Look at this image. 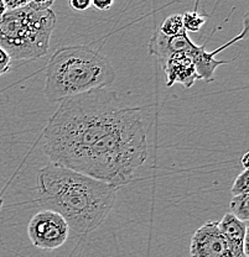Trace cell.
<instances>
[{"mask_svg": "<svg viewBox=\"0 0 249 257\" xmlns=\"http://www.w3.org/2000/svg\"><path fill=\"white\" fill-rule=\"evenodd\" d=\"M41 149L51 163L117 188L130 183L148 159L140 110L108 88L60 101L42 131Z\"/></svg>", "mask_w": 249, "mask_h": 257, "instance_id": "1", "label": "cell"}, {"mask_svg": "<svg viewBox=\"0 0 249 257\" xmlns=\"http://www.w3.org/2000/svg\"><path fill=\"white\" fill-rule=\"evenodd\" d=\"M36 202L60 214L69 230L90 234L100 227L117 200V187L49 163L37 173Z\"/></svg>", "mask_w": 249, "mask_h": 257, "instance_id": "2", "label": "cell"}, {"mask_svg": "<svg viewBox=\"0 0 249 257\" xmlns=\"http://www.w3.org/2000/svg\"><path fill=\"white\" fill-rule=\"evenodd\" d=\"M45 69V96L50 103L109 88L117 77L116 68L106 56L83 45L57 48Z\"/></svg>", "mask_w": 249, "mask_h": 257, "instance_id": "3", "label": "cell"}, {"mask_svg": "<svg viewBox=\"0 0 249 257\" xmlns=\"http://www.w3.org/2000/svg\"><path fill=\"white\" fill-rule=\"evenodd\" d=\"M57 18L52 9L39 10L30 4L8 10L0 18V47L12 60H37L47 55Z\"/></svg>", "mask_w": 249, "mask_h": 257, "instance_id": "4", "label": "cell"}, {"mask_svg": "<svg viewBox=\"0 0 249 257\" xmlns=\"http://www.w3.org/2000/svg\"><path fill=\"white\" fill-rule=\"evenodd\" d=\"M28 235L35 247L56 250L68 239L69 226L60 214L44 209L30 219Z\"/></svg>", "mask_w": 249, "mask_h": 257, "instance_id": "5", "label": "cell"}, {"mask_svg": "<svg viewBox=\"0 0 249 257\" xmlns=\"http://www.w3.org/2000/svg\"><path fill=\"white\" fill-rule=\"evenodd\" d=\"M191 257H232L226 237L218 227V221H207L192 235L190 242Z\"/></svg>", "mask_w": 249, "mask_h": 257, "instance_id": "6", "label": "cell"}, {"mask_svg": "<svg viewBox=\"0 0 249 257\" xmlns=\"http://www.w3.org/2000/svg\"><path fill=\"white\" fill-rule=\"evenodd\" d=\"M248 32V14H245L244 16V21H243V30L239 35H237L235 37H233L231 41L226 42L223 46L216 48L215 51H207L206 50L205 45L202 46H199V45L194 44L190 48L189 51L186 52V55L189 56L190 58L192 60V62L195 64V68H196L197 74H199L200 79L206 80V82H212L213 78H215V72L217 69V67L223 66V64H228L231 61H219L216 60L215 56L217 53L222 52L223 50H226L227 47L232 46L233 44L235 42L240 41L242 39H244L247 36Z\"/></svg>", "mask_w": 249, "mask_h": 257, "instance_id": "7", "label": "cell"}, {"mask_svg": "<svg viewBox=\"0 0 249 257\" xmlns=\"http://www.w3.org/2000/svg\"><path fill=\"white\" fill-rule=\"evenodd\" d=\"M161 66L166 73L168 87H173L174 84L179 83L186 89H190L195 82L200 79L194 62L185 52L170 56L164 63H161Z\"/></svg>", "mask_w": 249, "mask_h": 257, "instance_id": "8", "label": "cell"}, {"mask_svg": "<svg viewBox=\"0 0 249 257\" xmlns=\"http://www.w3.org/2000/svg\"><path fill=\"white\" fill-rule=\"evenodd\" d=\"M218 227L226 237L232 257H248V224L240 221L231 213L224 214L218 221Z\"/></svg>", "mask_w": 249, "mask_h": 257, "instance_id": "9", "label": "cell"}, {"mask_svg": "<svg viewBox=\"0 0 249 257\" xmlns=\"http://www.w3.org/2000/svg\"><path fill=\"white\" fill-rule=\"evenodd\" d=\"M199 4L200 0H196V3H195V9L186 12L183 15L184 29L186 32L200 31L202 29V26L206 24V21H207V16L202 15L199 12Z\"/></svg>", "mask_w": 249, "mask_h": 257, "instance_id": "10", "label": "cell"}, {"mask_svg": "<svg viewBox=\"0 0 249 257\" xmlns=\"http://www.w3.org/2000/svg\"><path fill=\"white\" fill-rule=\"evenodd\" d=\"M249 194L233 195L231 203H229V213L240 221L247 223L249 219V207H248Z\"/></svg>", "mask_w": 249, "mask_h": 257, "instance_id": "11", "label": "cell"}, {"mask_svg": "<svg viewBox=\"0 0 249 257\" xmlns=\"http://www.w3.org/2000/svg\"><path fill=\"white\" fill-rule=\"evenodd\" d=\"M159 30L165 35V36L173 37L178 36V35L185 34L184 23H183V15L181 14H174L168 16L165 19L164 23L160 25Z\"/></svg>", "mask_w": 249, "mask_h": 257, "instance_id": "12", "label": "cell"}, {"mask_svg": "<svg viewBox=\"0 0 249 257\" xmlns=\"http://www.w3.org/2000/svg\"><path fill=\"white\" fill-rule=\"evenodd\" d=\"M248 170H243L242 173L238 175L237 178H235L234 183H233L231 193L233 195H240V194H248L249 187H248Z\"/></svg>", "mask_w": 249, "mask_h": 257, "instance_id": "13", "label": "cell"}, {"mask_svg": "<svg viewBox=\"0 0 249 257\" xmlns=\"http://www.w3.org/2000/svg\"><path fill=\"white\" fill-rule=\"evenodd\" d=\"M12 57L9 56V53L4 50L3 47H0V77L4 76L5 73L12 69Z\"/></svg>", "mask_w": 249, "mask_h": 257, "instance_id": "14", "label": "cell"}, {"mask_svg": "<svg viewBox=\"0 0 249 257\" xmlns=\"http://www.w3.org/2000/svg\"><path fill=\"white\" fill-rule=\"evenodd\" d=\"M68 5L73 12H86L91 8V0H68Z\"/></svg>", "mask_w": 249, "mask_h": 257, "instance_id": "15", "label": "cell"}, {"mask_svg": "<svg viewBox=\"0 0 249 257\" xmlns=\"http://www.w3.org/2000/svg\"><path fill=\"white\" fill-rule=\"evenodd\" d=\"M7 10H17L30 4V0H3Z\"/></svg>", "mask_w": 249, "mask_h": 257, "instance_id": "16", "label": "cell"}, {"mask_svg": "<svg viewBox=\"0 0 249 257\" xmlns=\"http://www.w3.org/2000/svg\"><path fill=\"white\" fill-rule=\"evenodd\" d=\"M91 4L101 12H107L111 9L114 4V0H91Z\"/></svg>", "mask_w": 249, "mask_h": 257, "instance_id": "17", "label": "cell"}, {"mask_svg": "<svg viewBox=\"0 0 249 257\" xmlns=\"http://www.w3.org/2000/svg\"><path fill=\"white\" fill-rule=\"evenodd\" d=\"M55 0H30L31 7L36 8L39 10H47L51 9V7L53 5Z\"/></svg>", "mask_w": 249, "mask_h": 257, "instance_id": "18", "label": "cell"}, {"mask_svg": "<svg viewBox=\"0 0 249 257\" xmlns=\"http://www.w3.org/2000/svg\"><path fill=\"white\" fill-rule=\"evenodd\" d=\"M248 157H249V154L248 152H245L244 155H243V157H242V165H243V167H244V170L245 168H249V166H248Z\"/></svg>", "mask_w": 249, "mask_h": 257, "instance_id": "19", "label": "cell"}, {"mask_svg": "<svg viewBox=\"0 0 249 257\" xmlns=\"http://www.w3.org/2000/svg\"><path fill=\"white\" fill-rule=\"evenodd\" d=\"M7 12L8 10H7V8H5L4 2H3V0H0V18H2V16L4 15Z\"/></svg>", "mask_w": 249, "mask_h": 257, "instance_id": "20", "label": "cell"}]
</instances>
